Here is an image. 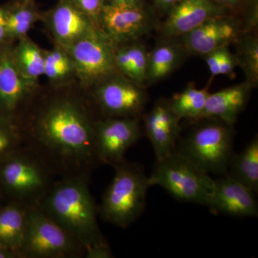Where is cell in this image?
<instances>
[{
	"instance_id": "cell-15",
	"label": "cell",
	"mask_w": 258,
	"mask_h": 258,
	"mask_svg": "<svg viewBox=\"0 0 258 258\" xmlns=\"http://www.w3.org/2000/svg\"><path fill=\"white\" fill-rule=\"evenodd\" d=\"M13 44L0 47V114L17 118L31 99L37 86L28 82L18 71L12 55Z\"/></svg>"
},
{
	"instance_id": "cell-20",
	"label": "cell",
	"mask_w": 258,
	"mask_h": 258,
	"mask_svg": "<svg viewBox=\"0 0 258 258\" xmlns=\"http://www.w3.org/2000/svg\"><path fill=\"white\" fill-rule=\"evenodd\" d=\"M149 53L147 47L139 40L115 46L117 71L136 84L146 88Z\"/></svg>"
},
{
	"instance_id": "cell-31",
	"label": "cell",
	"mask_w": 258,
	"mask_h": 258,
	"mask_svg": "<svg viewBox=\"0 0 258 258\" xmlns=\"http://www.w3.org/2000/svg\"><path fill=\"white\" fill-rule=\"evenodd\" d=\"M237 66L238 64L235 56L230 52L228 47H222L219 74L231 76L233 74L234 70Z\"/></svg>"
},
{
	"instance_id": "cell-10",
	"label": "cell",
	"mask_w": 258,
	"mask_h": 258,
	"mask_svg": "<svg viewBox=\"0 0 258 258\" xmlns=\"http://www.w3.org/2000/svg\"><path fill=\"white\" fill-rule=\"evenodd\" d=\"M155 25L152 10L145 5L125 6L106 3L98 27L115 45L138 40L152 31Z\"/></svg>"
},
{
	"instance_id": "cell-8",
	"label": "cell",
	"mask_w": 258,
	"mask_h": 258,
	"mask_svg": "<svg viewBox=\"0 0 258 258\" xmlns=\"http://www.w3.org/2000/svg\"><path fill=\"white\" fill-rule=\"evenodd\" d=\"M66 48L74 60L77 79L84 87H94L118 74L115 62V46L101 30Z\"/></svg>"
},
{
	"instance_id": "cell-32",
	"label": "cell",
	"mask_w": 258,
	"mask_h": 258,
	"mask_svg": "<svg viewBox=\"0 0 258 258\" xmlns=\"http://www.w3.org/2000/svg\"><path fill=\"white\" fill-rule=\"evenodd\" d=\"M84 256L86 258H111L113 257V253L111 247L107 242L88 249L85 252Z\"/></svg>"
},
{
	"instance_id": "cell-19",
	"label": "cell",
	"mask_w": 258,
	"mask_h": 258,
	"mask_svg": "<svg viewBox=\"0 0 258 258\" xmlns=\"http://www.w3.org/2000/svg\"><path fill=\"white\" fill-rule=\"evenodd\" d=\"M28 210V207L13 202L0 204V246L16 252L20 258Z\"/></svg>"
},
{
	"instance_id": "cell-17",
	"label": "cell",
	"mask_w": 258,
	"mask_h": 258,
	"mask_svg": "<svg viewBox=\"0 0 258 258\" xmlns=\"http://www.w3.org/2000/svg\"><path fill=\"white\" fill-rule=\"evenodd\" d=\"M143 119L157 161L161 160L175 150L181 133V120L171 111L169 102L164 101L158 102Z\"/></svg>"
},
{
	"instance_id": "cell-27",
	"label": "cell",
	"mask_w": 258,
	"mask_h": 258,
	"mask_svg": "<svg viewBox=\"0 0 258 258\" xmlns=\"http://www.w3.org/2000/svg\"><path fill=\"white\" fill-rule=\"evenodd\" d=\"M234 44L237 51L236 60L237 64L243 70L245 81L255 88L258 83L257 36L251 31L244 32Z\"/></svg>"
},
{
	"instance_id": "cell-26",
	"label": "cell",
	"mask_w": 258,
	"mask_h": 258,
	"mask_svg": "<svg viewBox=\"0 0 258 258\" xmlns=\"http://www.w3.org/2000/svg\"><path fill=\"white\" fill-rule=\"evenodd\" d=\"M210 93V84L202 89L189 86L173 96L169 101V107L180 120L195 122L203 111Z\"/></svg>"
},
{
	"instance_id": "cell-9",
	"label": "cell",
	"mask_w": 258,
	"mask_h": 258,
	"mask_svg": "<svg viewBox=\"0 0 258 258\" xmlns=\"http://www.w3.org/2000/svg\"><path fill=\"white\" fill-rule=\"evenodd\" d=\"M93 88V98L106 117L139 118L147 103L145 88L116 74Z\"/></svg>"
},
{
	"instance_id": "cell-34",
	"label": "cell",
	"mask_w": 258,
	"mask_h": 258,
	"mask_svg": "<svg viewBox=\"0 0 258 258\" xmlns=\"http://www.w3.org/2000/svg\"><path fill=\"white\" fill-rule=\"evenodd\" d=\"M10 43L6 27V8L0 7V47Z\"/></svg>"
},
{
	"instance_id": "cell-16",
	"label": "cell",
	"mask_w": 258,
	"mask_h": 258,
	"mask_svg": "<svg viewBox=\"0 0 258 258\" xmlns=\"http://www.w3.org/2000/svg\"><path fill=\"white\" fill-rule=\"evenodd\" d=\"M255 195L225 174L215 179L213 195L207 207L215 215L255 217L258 215Z\"/></svg>"
},
{
	"instance_id": "cell-13",
	"label": "cell",
	"mask_w": 258,
	"mask_h": 258,
	"mask_svg": "<svg viewBox=\"0 0 258 258\" xmlns=\"http://www.w3.org/2000/svg\"><path fill=\"white\" fill-rule=\"evenodd\" d=\"M41 20L55 43L64 47L71 46L100 30L72 0H58L54 8L42 15Z\"/></svg>"
},
{
	"instance_id": "cell-5",
	"label": "cell",
	"mask_w": 258,
	"mask_h": 258,
	"mask_svg": "<svg viewBox=\"0 0 258 258\" xmlns=\"http://www.w3.org/2000/svg\"><path fill=\"white\" fill-rule=\"evenodd\" d=\"M179 144L176 150L199 168L215 175L227 174L232 156V125L217 119H203Z\"/></svg>"
},
{
	"instance_id": "cell-35",
	"label": "cell",
	"mask_w": 258,
	"mask_h": 258,
	"mask_svg": "<svg viewBox=\"0 0 258 258\" xmlns=\"http://www.w3.org/2000/svg\"><path fill=\"white\" fill-rule=\"evenodd\" d=\"M106 3L116 5L125 6H142L144 4V0H106Z\"/></svg>"
},
{
	"instance_id": "cell-33",
	"label": "cell",
	"mask_w": 258,
	"mask_h": 258,
	"mask_svg": "<svg viewBox=\"0 0 258 258\" xmlns=\"http://www.w3.org/2000/svg\"><path fill=\"white\" fill-rule=\"evenodd\" d=\"M222 48L212 51V52L205 55V61H206L209 70L211 73L212 76H213V77L220 75L219 74V68H220Z\"/></svg>"
},
{
	"instance_id": "cell-29",
	"label": "cell",
	"mask_w": 258,
	"mask_h": 258,
	"mask_svg": "<svg viewBox=\"0 0 258 258\" xmlns=\"http://www.w3.org/2000/svg\"><path fill=\"white\" fill-rule=\"evenodd\" d=\"M235 15H245L251 25H257V0H213Z\"/></svg>"
},
{
	"instance_id": "cell-11",
	"label": "cell",
	"mask_w": 258,
	"mask_h": 258,
	"mask_svg": "<svg viewBox=\"0 0 258 258\" xmlns=\"http://www.w3.org/2000/svg\"><path fill=\"white\" fill-rule=\"evenodd\" d=\"M95 133L98 160L113 166L124 160L125 152L140 139V120L105 117L96 120Z\"/></svg>"
},
{
	"instance_id": "cell-25",
	"label": "cell",
	"mask_w": 258,
	"mask_h": 258,
	"mask_svg": "<svg viewBox=\"0 0 258 258\" xmlns=\"http://www.w3.org/2000/svg\"><path fill=\"white\" fill-rule=\"evenodd\" d=\"M43 76L57 88L68 86L77 79L74 60L66 47L55 43L51 50H45Z\"/></svg>"
},
{
	"instance_id": "cell-3",
	"label": "cell",
	"mask_w": 258,
	"mask_h": 258,
	"mask_svg": "<svg viewBox=\"0 0 258 258\" xmlns=\"http://www.w3.org/2000/svg\"><path fill=\"white\" fill-rule=\"evenodd\" d=\"M56 176L40 156L23 146L0 160V198L28 208L38 206Z\"/></svg>"
},
{
	"instance_id": "cell-7",
	"label": "cell",
	"mask_w": 258,
	"mask_h": 258,
	"mask_svg": "<svg viewBox=\"0 0 258 258\" xmlns=\"http://www.w3.org/2000/svg\"><path fill=\"white\" fill-rule=\"evenodd\" d=\"M84 253L83 246L38 207L28 208L22 258H76Z\"/></svg>"
},
{
	"instance_id": "cell-23",
	"label": "cell",
	"mask_w": 258,
	"mask_h": 258,
	"mask_svg": "<svg viewBox=\"0 0 258 258\" xmlns=\"http://www.w3.org/2000/svg\"><path fill=\"white\" fill-rule=\"evenodd\" d=\"M227 175L253 191L258 192V137L255 136L244 150L234 154Z\"/></svg>"
},
{
	"instance_id": "cell-12",
	"label": "cell",
	"mask_w": 258,
	"mask_h": 258,
	"mask_svg": "<svg viewBox=\"0 0 258 258\" xmlns=\"http://www.w3.org/2000/svg\"><path fill=\"white\" fill-rule=\"evenodd\" d=\"M238 15H222L210 19L189 33L176 38L188 53L205 56L234 43L241 34L248 32Z\"/></svg>"
},
{
	"instance_id": "cell-30",
	"label": "cell",
	"mask_w": 258,
	"mask_h": 258,
	"mask_svg": "<svg viewBox=\"0 0 258 258\" xmlns=\"http://www.w3.org/2000/svg\"><path fill=\"white\" fill-rule=\"evenodd\" d=\"M72 2L98 27V21L106 0H72Z\"/></svg>"
},
{
	"instance_id": "cell-24",
	"label": "cell",
	"mask_w": 258,
	"mask_h": 258,
	"mask_svg": "<svg viewBox=\"0 0 258 258\" xmlns=\"http://www.w3.org/2000/svg\"><path fill=\"white\" fill-rule=\"evenodd\" d=\"M5 8L7 32L10 43L28 36L34 25L42 19V14L34 2L17 0Z\"/></svg>"
},
{
	"instance_id": "cell-22",
	"label": "cell",
	"mask_w": 258,
	"mask_h": 258,
	"mask_svg": "<svg viewBox=\"0 0 258 258\" xmlns=\"http://www.w3.org/2000/svg\"><path fill=\"white\" fill-rule=\"evenodd\" d=\"M12 55L24 79L37 86L39 79L44 75L45 50L27 36L18 40L15 46L13 45Z\"/></svg>"
},
{
	"instance_id": "cell-4",
	"label": "cell",
	"mask_w": 258,
	"mask_h": 258,
	"mask_svg": "<svg viewBox=\"0 0 258 258\" xmlns=\"http://www.w3.org/2000/svg\"><path fill=\"white\" fill-rule=\"evenodd\" d=\"M113 167L114 176L103 194L98 215L105 222L125 229L143 213L152 186L141 164L124 159Z\"/></svg>"
},
{
	"instance_id": "cell-36",
	"label": "cell",
	"mask_w": 258,
	"mask_h": 258,
	"mask_svg": "<svg viewBox=\"0 0 258 258\" xmlns=\"http://www.w3.org/2000/svg\"><path fill=\"white\" fill-rule=\"evenodd\" d=\"M156 4L161 10L169 11V10L175 5L180 0H154Z\"/></svg>"
},
{
	"instance_id": "cell-38",
	"label": "cell",
	"mask_w": 258,
	"mask_h": 258,
	"mask_svg": "<svg viewBox=\"0 0 258 258\" xmlns=\"http://www.w3.org/2000/svg\"><path fill=\"white\" fill-rule=\"evenodd\" d=\"M22 1H24V2H35V0H22Z\"/></svg>"
},
{
	"instance_id": "cell-6",
	"label": "cell",
	"mask_w": 258,
	"mask_h": 258,
	"mask_svg": "<svg viewBox=\"0 0 258 258\" xmlns=\"http://www.w3.org/2000/svg\"><path fill=\"white\" fill-rule=\"evenodd\" d=\"M151 186H159L182 203L208 206L215 188V179L177 151L157 161L149 176Z\"/></svg>"
},
{
	"instance_id": "cell-37",
	"label": "cell",
	"mask_w": 258,
	"mask_h": 258,
	"mask_svg": "<svg viewBox=\"0 0 258 258\" xmlns=\"http://www.w3.org/2000/svg\"><path fill=\"white\" fill-rule=\"evenodd\" d=\"M0 258H20V257L16 252L0 246Z\"/></svg>"
},
{
	"instance_id": "cell-39",
	"label": "cell",
	"mask_w": 258,
	"mask_h": 258,
	"mask_svg": "<svg viewBox=\"0 0 258 258\" xmlns=\"http://www.w3.org/2000/svg\"><path fill=\"white\" fill-rule=\"evenodd\" d=\"M1 201H3V200H2L1 198H0V204H1Z\"/></svg>"
},
{
	"instance_id": "cell-21",
	"label": "cell",
	"mask_w": 258,
	"mask_h": 258,
	"mask_svg": "<svg viewBox=\"0 0 258 258\" xmlns=\"http://www.w3.org/2000/svg\"><path fill=\"white\" fill-rule=\"evenodd\" d=\"M187 54L177 39L165 38L149 53L147 85L159 82L175 71Z\"/></svg>"
},
{
	"instance_id": "cell-28",
	"label": "cell",
	"mask_w": 258,
	"mask_h": 258,
	"mask_svg": "<svg viewBox=\"0 0 258 258\" xmlns=\"http://www.w3.org/2000/svg\"><path fill=\"white\" fill-rule=\"evenodd\" d=\"M25 146L18 120L0 114V160Z\"/></svg>"
},
{
	"instance_id": "cell-14",
	"label": "cell",
	"mask_w": 258,
	"mask_h": 258,
	"mask_svg": "<svg viewBox=\"0 0 258 258\" xmlns=\"http://www.w3.org/2000/svg\"><path fill=\"white\" fill-rule=\"evenodd\" d=\"M230 14L213 0H180L169 10L160 30L164 38H179L210 19Z\"/></svg>"
},
{
	"instance_id": "cell-2",
	"label": "cell",
	"mask_w": 258,
	"mask_h": 258,
	"mask_svg": "<svg viewBox=\"0 0 258 258\" xmlns=\"http://www.w3.org/2000/svg\"><path fill=\"white\" fill-rule=\"evenodd\" d=\"M89 176L56 180L37 206L74 237L85 252L107 243L98 225V208L90 191Z\"/></svg>"
},
{
	"instance_id": "cell-18",
	"label": "cell",
	"mask_w": 258,
	"mask_h": 258,
	"mask_svg": "<svg viewBox=\"0 0 258 258\" xmlns=\"http://www.w3.org/2000/svg\"><path fill=\"white\" fill-rule=\"evenodd\" d=\"M252 87L244 81L240 84L210 93L203 111L195 122L203 119H217L233 125L249 101Z\"/></svg>"
},
{
	"instance_id": "cell-1",
	"label": "cell",
	"mask_w": 258,
	"mask_h": 258,
	"mask_svg": "<svg viewBox=\"0 0 258 258\" xmlns=\"http://www.w3.org/2000/svg\"><path fill=\"white\" fill-rule=\"evenodd\" d=\"M96 120L84 102L71 96L51 98L21 128L24 144L59 178L89 175L98 164Z\"/></svg>"
}]
</instances>
